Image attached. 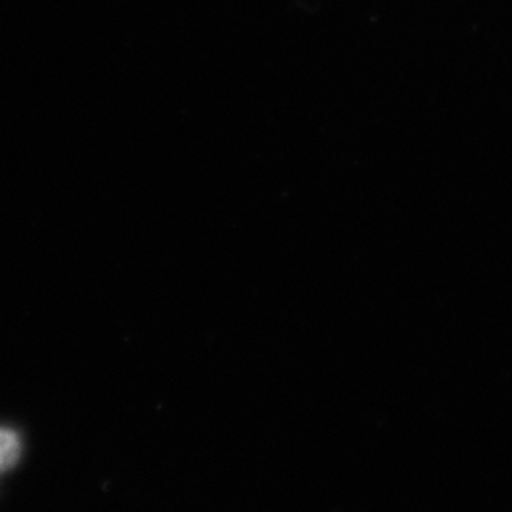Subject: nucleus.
<instances>
[{"instance_id": "obj_1", "label": "nucleus", "mask_w": 512, "mask_h": 512, "mask_svg": "<svg viewBox=\"0 0 512 512\" xmlns=\"http://www.w3.org/2000/svg\"><path fill=\"white\" fill-rule=\"evenodd\" d=\"M21 456V440L18 433L6 427H0V473L16 467Z\"/></svg>"}]
</instances>
